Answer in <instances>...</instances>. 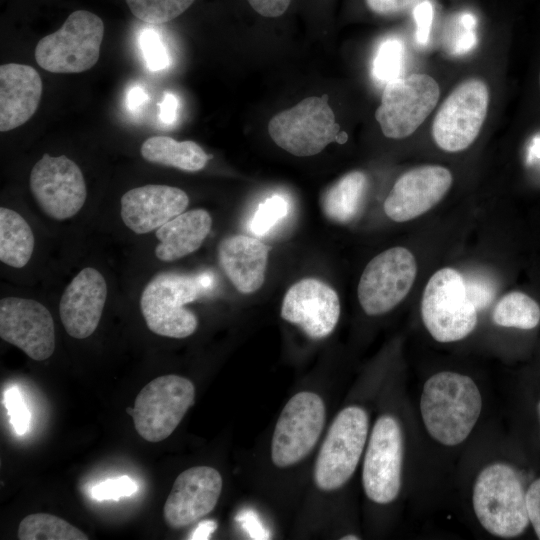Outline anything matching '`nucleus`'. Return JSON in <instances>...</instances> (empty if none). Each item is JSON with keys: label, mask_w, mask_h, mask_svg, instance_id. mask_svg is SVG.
<instances>
[{"label": "nucleus", "mask_w": 540, "mask_h": 540, "mask_svg": "<svg viewBox=\"0 0 540 540\" xmlns=\"http://www.w3.org/2000/svg\"><path fill=\"white\" fill-rule=\"evenodd\" d=\"M243 528L254 539H267L269 538V532L262 525L258 516L252 511H246L239 519Z\"/></svg>", "instance_id": "obj_39"}, {"label": "nucleus", "mask_w": 540, "mask_h": 540, "mask_svg": "<svg viewBox=\"0 0 540 540\" xmlns=\"http://www.w3.org/2000/svg\"><path fill=\"white\" fill-rule=\"evenodd\" d=\"M281 317L299 327L311 339H323L335 329L340 317L336 291L315 278H304L286 292Z\"/></svg>", "instance_id": "obj_16"}, {"label": "nucleus", "mask_w": 540, "mask_h": 540, "mask_svg": "<svg viewBox=\"0 0 540 540\" xmlns=\"http://www.w3.org/2000/svg\"><path fill=\"white\" fill-rule=\"evenodd\" d=\"M212 218L204 209H193L174 217L156 230L159 244L156 257L171 262L185 257L200 248L209 234Z\"/></svg>", "instance_id": "obj_23"}, {"label": "nucleus", "mask_w": 540, "mask_h": 540, "mask_svg": "<svg viewBox=\"0 0 540 540\" xmlns=\"http://www.w3.org/2000/svg\"><path fill=\"white\" fill-rule=\"evenodd\" d=\"M272 140L298 157L313 156L336 141L340 125L329 105V97H307L295 106L277 113L268 123Z\"/></svg>", "instance_id": "obj_6"}, {"label": "nucleus", "mask_w": 540, "mask_h": 540, "mask_svg": "<svg viewBox=\"0 0 540 540\" xmlns=\"http://www.w3.org/2000/svg\"><path fill=\"white\" fill-rule=\"evenodd\" d=\"M325 405L316 393L302 391L284 406L271 442L272 462L280 468L303 460L315 447L325 423Z\"/></svg>", "instance_id": "obj_11"}, {"label": "nucleus", "mask_w": 540, "mask_h": 540, "mask_svg": "<svg viewBox=\"0 0 540 540\" xmlns=\"http://www.w3.org/2000/svg\"><path fill=\"white\" fill-rule=\"evenodd\" d=\"M139 43L150 70L158 71L168 66V54L157 32L151 29L144 30Z\"/></svg>", "instance_id": "obj_32"}, {"label": "nucleus", "mask_w": 540, "mask_h": 540, "mask_svg": "<svg viewBox=\"0 0 540 540\" xmlns=\"http://www.w3.org/2000/svg\"><path fill=\"white\" fill-rule=\"evenodd\" d=\"M368 424V415L359 406H348L337 414L315 463L314 480L320 490L339 489L351 478L365 447Z\"/></svg>", "instance_id": "obj_7"}, {"label": "nucleus", "mask_w": 540, "mask_h": 540, "mask_svg": "<svg viewBox=\"0 0 540 540\" xmlns=\"http://www.w3.org/2000/svg\"><path fill=\"white\" fill-rule=\"evenodd\" d=\"M403 435L391 415L380 416L372 429L362 469L366 496L377 504L396 499L401 488Z\"/></svg>", "instance_id": "obj_13"}, {"label": "nucleus", "mask_w": 540, "mask_h": 540, "mask_svg": "<svg viewBox=\"0 0 540 540\" xmlns=\"http://www.w3.org/2000/svg\"><path fill=\"white\" fill-rule=\"evenodd\" d=\"M222 491V477L210 466H194L175 479L163 507L167 525L187 527L205 517L216 506Z\"/></svg>", "instance_id": "obj_18"}, {"label": "nucleus", "mask_w": 540, "mask_h": 540, "mask_svg": "<svg viewBox=\"0 0 540 540\" xmlns=\"http://www.w3.org/2000/svg\"><path fill=\"white\" fill-rule=\"evenodd\" d=\"M137 491L136 483L128 476H120L105 480L91 489V495L94 499L118 500L121 497H128Z\"/></svg>", "instance_id": "obj_34"}, {"label": "nucleus", "mask_w": 540, "mask_h": 540, "mask_svg": "<svg viewBox=\"0 0 540 540\" xmlns=\"http://www.w3.org/2000/svg\"><path fill=\"white\" fill-rule=\"evenodd\" d=\"M216 528V522L211 520L202 521L193 531L190 539H208L209 536L216 530Z\"/></svg>", "instance_id": "obj_41"}, {"label": "nucleus", "mask_w": 540, "mask_h": 540, "mask_svg": "<svg viewBox=\"0 0 540 540\" xmlns=\"http://www.w3.org/2000/svg\"><path fill=\"white\" fill-rule=\"evenodd\" d=\"M178 100L172 93H166L160 104V118L163 122L170 124L176 119Z\"/></svg>", "instance_id": "obj_40"}, {"label": "nucleus", "mask_w": 540, "mask_h": 540, "mask_svg": "<svg viewBox=\"0 0 540 540\" xmlns=\"http://www.w3.org/2000/svg\"><path fill=\"white\" fill-rule=\"evenodd\" d=\"M416 274V259L405 247H392L375 256L366 265L357 288L364 312L375 316L392 310L407 296Z\"/></svg>", "instance_id": "obj_12"}, {"label": "nucleus", "mask_w": 540, "mask_h": 540, "mask_svg": "<svg viewBox=\"0 0 540 540\" xmlns=\"http://www.w3.org/2000/svg\"><path fill=\"white\" fill-rule=\"evenodd\" d=\"M34 234L16 211L0 208V260L14 268L24 267L34 250Z\"/></svg>", "instance_id": "obj_26"}, {"label": "nucleus", "mask_w": 540, "mask_h": 540, "mask_svg": "<svg viewBox=\"0 0 540 540\" xmlns=\"http://www.w3.org/2000/svg\"><path fill=\"white\" fill-rule=\"evenodd\" d=\"M195 387L176 374L156 377L135 398L132 418L137 433L148 442L168 438L194 404Z\"/></svg>", "instance_id": "obj_8"}, {"label": "nucleus", "mask_w": 540, "mask_h": 540, "mask_svg": "<svg viewBox=\"0 0 540 540\" xmlns=\"http://www.w3.org/2000/svg\"><path fill=\"white\" fill-rule=\"evenodd\" d=\"M368 187L364 172H348L326 190L321 207L333 222L347 224L354 220L362 208Z\"/></svg>", "instance_id": "obj_24"}, {"label": "nucleus", "mask_w": 540, "mask_h": 540, "mask_svg": "<svg viewBox=\"0 0 540 540\" xmlns=\"http://www.w3.org/2000/svg\"><path fill=\"white\" fill-rule=\"evenodd\" d=\"M472 503L479 523L494 536H519L530 523L524 486L517 472L506 463H492L480 471L473 486Z\"/></svg>", "instance_id": "obj_3"}, {"label": "nucleus", "mask_w": 540, "mask_h": 540, "mask_svg": "<svg viewBox=\"0 0 540 540\" xmlns=\"http://www.w3.org/2000/svg\"><path fill=\"white\" fill-rule=\"evenodd\" d=\"M531 156H536L540 158V138H535L533 140L532 146L530 148Z\"/></svg>", "instance_id": "obj_43"}, {"label": "nucleus", "mask_w": 540, "mask_h": 540, "mask_svg": "<svg viewBox=\"0 0 540 540\" xmlns=\"http://www.w3.org/2000/svg\"><path fill=\"white\" fill-rule=\"evenodd\" d=\"M188 195L180 188L148 184L127 191L121 198V218L136 234L157 230L183 213Z\"/></svg>", "instance_id": "obj_20"}, {"label": "nucleus", "mask_w": 540, "mask_h": 540, "mask_svg": "<svg viewBox=\"0 0 540 540\" xmlns=\"http://www.w3.org/2000/svg\"><path fill=\"white\" fill-rule=\"evenodd\" d=\"M269 247L257 238L232 235L218 246L221 268L233 286L243 294L257 291L264 283Z\"/></svg>", "instance_id": "obj_22"}, {"label": "nucleus", "mask_w": 540, "mask_h": 540, "mask_svg": "<svg viewBox=\"0 0 540 540\" xmlns=\"http://www.w3.org/2000/svg\"><path fill=\"white\" fill-rule=\"evenodd\" d=\"M0 337L36 361L46 360L55 350L52 315L44 305L32 299H1Z\"/></svg>", "instance_id": "obj_15"}, {"label": "nucleus", "mask_w": 540, "mask_h": 540, "mask_svg": "<svg viewBox=\"0 0 540 540\" xmlns=\"http://www.w3.org/2000/svg\"><path fill=\"white\" fill-rule=\"evenodd\" d=\"M539 85H540V74H539Z\"/></svg>", "instance_id": "obj_46"}, {"label": "nucleus", "mask_w": 540, "mask_h": 540, "mask_svg": "<svg viewBox=\"0 0 540 540\" xmlns=\"http://www.w3.org/2000/svg\"><path fill=\"white\" fill-rule=\"evenodd\" d=\"M368 8L381 16H395L403 14L423 0H365Z\"/></svg>", "instance_id": "obj_35"}, {"label": "nucleus", "mask_w": 540, "mask_h": 540, "mask_svg": "<svg viewBox=\"0 0 540 540\" xmlns=\"http://www.w3.org/2000/svg\"><path fill=\"white\" fill-rule=\"evenodd\" d=\"M287 211L288 204L282 196L274 195L266 199L259 205L252 218V232L258 236L266 234L278 221L285 217Z\"/></svg>", "instance_id": "obj_31"}, {"label": "nucleus", "mask_w": 540, "mask_h": 540, "mask_svg": "<svg viewBox=\"0 0 540 540\" xmlns=\"http://www.w3.org/2000/svg\"><path fill=\"white\" fill-rule=\"evenodd\" d=\"M42 80L31 66L7 63L0 66V131L26 123L36 112L42 96Z\"/></svg>", "instance_id": "obj_21"}, {"label": "nucleus", "mask_w": 540, "mask_h": 540, "mask_svg": "<svg viewBox=\"0 0 540 540\" xmlns=\"http://www.w3.org/2000/svg\"><path fill=\"white\" fill-rule=\"evenodd\" d=\"M413 16L416 22V40L420 44H425L428 40L432 25V4L428 0L421 1L414 7Z\"/></svg>", "instance_id": "obj_36"}, {"label": "nucleus", "mask_w": 540, "mask_h": 540, "mask_svg": "<svg viewBox=\"0 0 540 540\" xmlns=\"http://www.w3.org/2000/svg\"><path fill=\"white\" fill-rule=\"evenodd\" d=\"M107 298L103 275L95 268L82 269L68 284L59 302V315L73 338L92 335L100 322Z\"/></svg>", "instance_id": "obj_19"}, {"label": "nucleus", "mask_w": 540, "mask_h": 540, "mask_svg": "<svg viewBox=\"0 0 540 540\" xmlns=\"http://www.w3.org/2000/svg\"><path fill=\"white\" fill-rule=\"evenodd\" d=\"M4 404L15 432L19 435L24 434L29 427L30 412L17 387H11L5 392Z\"/></svg>", "instance_id": "obj_33"}, {"label": "nucleus", "mask_w": 540, "mask_h": 540, "mask_svg": "<svg viewBox=\"0 0 540 540\" xmlns=\"http://www.w3.org/2000/svg\"><path fill=\"white\" fill-rule=\"evenodd\" d=\"M403 47L397 39L383 42L375 56L373 74L380 81L389 82L399 77L402 63Z\"/></svg>", "instance_id": "obj_30"}, {"label": "nucleus", "mask_w": 540, "mask_h": 540, "mask_svg": "<svg viewBox=\"0 0 540 540\" xmlns=\"http://www.w3.org/2000/svg\"><path fill=\"white\" fill-rule=\"evenodd\" d=\"M20 540H87L88 536L66 520L48 513L24 517L18 528Z\"/></svg>", "instance_id": "obj_28"}, {"label": "nucleus", "mask_w": 540, "mask_h": 540, "mask_svg": "<svg viewBox=\"0 0 540 540\" xmlns=\"http://www.w3.org/2000/svg\"><path fill=\"white\" fill-rule=\"evenodd\" d=\"M439 96V85L430 75L397 77L385 85L375 119L387 138H406L430 115Z\"/></svg>", "instance_id": "obj_9"}, {"label": "nucleus", "mask_w": 540, "mask_h": 540, "mask_svg": "<svg viewBox=\"0 0 540 540\" xmlns=\"http://www.w3.org/2000/svg\"><path fill=\"white\" fill-rule=\"evenodd\" d=\"M421 316L430 335L442 343L459 341L475 329L478 310L458 270L445 267L430 277L422 295Z\"/></svg>", "instance_id": "obj_4"}, {"label": "nucleus", "mask_w": 540, "mask_h": 540, "mask_svg": "<svg viewBox=\"0 0 540 540\" xmlns=\"http://www.w3.org/2000/svg\"><path fill=\"white\" fill-rule=\"evenodd\" d=\"M537 409H538V414H539V418H540V402L538 403Z\"/></svg>", "instance_id": "obj_45"}, {"label": "nucleus", "mask_w": 540, "mask_h": 540, "mask_svg": "<svg viewBox=\"0 0 540 540\" xmlns=\"http://www.w3.org/2000/svg\"><path fill=\"white\" fill-rule=\"evenodd\" d=\"M104 24L96 14L72 12L55 32L36 45L37 64L52 73H80L91 69L100 56Z\"/></svg>", "instance_id": "obj_5"}, {"label": "nucleus", "mask_w": 540, "mask_h": 540, "mask_svg": "<svg viewBox=\"0 0 540 540\" xmlns=\"http://www.w3.org/2000/svg\"><path fill=\"white\" fill-rule=\"evenodd\" d=\"M29 185L44 213L56 220L76 215L87 196L81 169L65 155L44 154L31 170Z\"/></svg>", "instance_id": "obj_14"}, {"label": "nucleus", "mask_w": 540, "mask_h": 540, "mask_svg": "<svg viewBox=\"0 0 540 540\" xmlns=\"http://www.w3.org/2000/svg\"><path fill=\"white\" fill-rule=\"evenodd\" d=\"M212 281L206 274L162 272L145 286L141 298V312L153 333L186 338L198 327L197 316L184 307L205 294Z\"/></svg>", "instance_id": "obj_2"}, {"label": "nucleus", "mask_w": 540, "mask_h": 540, "mask_svg": "<svg viewBox=\"0 0 540 540\" xmlns=\"http://www.w3.org/2000/svg\"><path fill=\"white\" fill-rule=\"evenodd\" d=\"M492 319L495 324L503 327L533 329L540 322V306L527 294L512 291L496 303Z\"/></svg>", "instance_id": "obj_27"}, {"label": "nucleus", "mask_w": 540, "mask_h": 540, "mask_svg": "<svg viewBox=\"0 0 540 540\" xmlns=\"http://www.w3.org/2000/svg\"><path fill=\"white\" fill-rule=\"evenodd\" d=\"M489 88L479 78L461 82L439 107L432 124L437 146L446 152L467 149L477 138L486 119Z\"/></svg>", "instance_id": "obj_10"}, {"label": "nucleus", "mask_w": 540, "mask_h": 540, "mask_svg": "<svg viewBox=\"0 0 540 540\" xmlns=\"http://www.w3.org/2000/svg\"><path fill=\"white\" fill-rule=\"evenodd\" d=\"M453 177L439 165L415 167L403 173L384 201L385 214L395 222H406L429 211L447 194Z\"/></svg>", "instance_id": "obj_17"}, {"label": "nucleus", "mask_w": 540, "mask_h": 540, "mask_svg": "<svg viewBox=\"0 0 540 540\" xmlns=\"http://www.w3.org/2000/svg\"><path fill=\"white\" fill-rule=\"evenodd\" d=\"M482 409L476 383L467 375L442 371L429 377L423 386L420 412L429 435L445 446L466 440Z\"/></svg>", "instance_id": "obj_1"}, {"label": "nucleus", "mask_w": 540, "mask_h": 540, "mask_svg": "<svg viewBox=\"0 0 540 540\" xmlns=\"http://www.w3.org/2000/svg\"><path fill=\"white\" fill-rule=\"evenodd\" d=\"M260 15L269 18L279 17L286 12L291 0H247Z\"/></svg>", "instance_id": "obj_38"}, {"label": "nucleus", "mask_w": 540, "mask_h": 540, "mask_svg": "<svg viewBox=\"0 0 540 540\" xmlns=\"http://www.w3.org/2000/svg\"><path fill=\"white\" fill-rule=\"evenodd\" d=\"M142 157L151 163L175 167L188 172L203 169L209 156L194 141H181L168 136L146 139L140 149Z\"/></svg>", "instance_id": "obj_25"}, {"label": "nucleus", "mask_w": 540, "mask_h": 540, "mask_svg": "<svg viewBox=\"0 0 540 540\" xmlns=\"http://www.w3.org/2000/svg\"><path fill=\"white\" fill-rule=\"evenodd\" d=\"M147 100V95L139 86L131 88L127 95V105L130 109H137Z\"/></svg>", "instance_id": "obj_42"}, {"label": "nucleus", "mask_w": 540, "mask_h": 540, "mask_svg": "<svg viewBox=\"0 0 540 540\" xmlns=\"http://www.w3.org/2000/svg\"><path fill=\"white\" fill-rule=\"evenodd\" d=\"M343 540H358L359 538L355 535H347L342 537Z\"/></svg>", "instance_id": "obj_44"}, {"label": "nucleus", "mask_w": 540, "mask_h": 540, "mask_svg": "<svg viewBox=\"0 0 540 540\" xmlns=\"http://www.w3.org/2000/svg\"><path fill=\"white\" fill-rule=\"evenodd\" d=\"M132 14L149 24L171 21L186 11L195 0H125Z\"/></svg>", "instance_id": "obj_29"}, {"label": "nucleus", "mask_w": 540, "mask_h": 540, "mask_svg": "<svg viewBox=\"0 0 540 540\" xmlns=\"http://www.w3.org/2000/svg\"><path fill=\"white\" fill-rule=\"evenodd\" d=\"M529 521L540 539V478L531 483L526 491Z\"/></svg>", "instance_id": "obj_37"}]
</instances>
